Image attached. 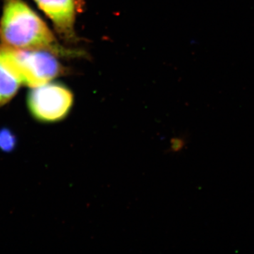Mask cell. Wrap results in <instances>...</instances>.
Wrapping results in <instances>:
<instances>
[{"mask_svg":"<svg viewBox=\"0 0 254 254\" xmlns=\"http://www.w3.org/2000/svg\"><path fill=\"white\" fill-rule=\"evenodd\" d=\"M1 45L17 50H46L61 58H86V52L64 48L36 11L23 0H3Z\"/></svg>","mask_w":254,"mask_h":254,"instance_id":"6da1fadb","label":"cell"},{"mask_svg":"<svg viewBox=\"0 0 254 254\" xmlns=\"http://www.w3.org/2000/svg\"><path fill=\"white\" fill-rule=\"evenodd\" d=\"M0 56L22 84L30 88L45 84L67 72L58 56L46 50L13 49L0 45Z\"/></svg>","mask_w":254,"mask_h":254,"instance_id":"7a4b0ae2","label":"cell"},{"mask_svg":"<svg viewBox=\"0 0 254 254\" xmlns=\"http://www.w3.org/2000/svg\"><path fill=\"white\" fill-rule=\"evenodd\" d=\"M73 104V95L67 86L48 82L33 87L26 95V105L32 118L38 123H59L68 116Z\"/></svg>","mask_w":254,"mask_h":254,"instance_id":"3957f363","label":"cell"},{"mask_svg":"<svg viewBox=\"0 0 254 254\" xmlns=\"http://www.w3.org/2000/svg\"><path fill=\"white\" fill-rule=\"evenodd\" d=\"M35 2L51 20L55 31L64 41L78 42L75 32L76 4L75 0H34Z\"/></svg>","mask_w":254,"mask_h":254,"instance_id":"277c9868","label":"cell"},{"mask_svg":"<svg viewBox=\"0 0 254 254\" xmlns=\"http://www.w3.org/2000/svg\"><path fill=\"white\" fill-rule=\"evenodd\" d=\"M21 80L0 56V108L9 103L21 87Z\"/></svg>","mask_w":254,"mask_h":254,"instance_id":"5b68a950","label":"cell"},{"mask_svg":"<svg viewBox=\"0 0 254 254\" xmlns=\"http://www.w3.org/2000/svg\"><path fill=\"white\" fill-rule=\"evenodd\" d=\"M17 145V137L9 128H0V150L4 153H11Z\"/></svg>","mask_w":254,"mask_h":254,"instance_id":"8992f818","label":"cell"}]
</instances>
